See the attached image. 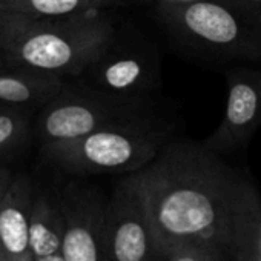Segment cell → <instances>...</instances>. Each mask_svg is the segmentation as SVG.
Wrapping results in <instances>:
<instances>
[{
	"label": "cell",
	"instance_id": "1",
	"mask_svg": "<svg viewBox=\"0 0 261 261\" xmlns=\"http://www.w3.org/2000/svg\"><path fill=\"white\" fill-rule=\"evenodd\" d=\"M126 180L143 201L160 253L174 243H194L227 261H261V197L204 145H163Z\"/></svg>",
	"mask_w": 261,
	"mask_h": 261
},
{
	"label": "cell",
	"instance_id": "2",
	"mask_svg": "<svg viewBox=\"0 0 261 261\" xmlns=\"http://www.w3.org/2000/svg\"><path fill=\"white\" fill-rule=\"evenodd\" d=\"M114 40L101 11L66 17H25L0 54V66H28L56 75L83 74Z\"/></svg>",
	"mask_w": 261,
	"mask_h": 261
},
{
	"label": "cell",
	"instance_id": "3",
	"mask_svg": "<svg viewBox=\"0 0 261 261\" xmlns=\"http://www.w3.org/2000/svg\"><path fill=\"white\" fill-rule=\"evenodd\" d=\"M162 20L192 45L229 59L261 63V4L198 0L157 5Z\"/></svg>",
	"mask_w": 261,
	"mask_h": 261
},
{
	"label": "cell",
	"instance_id": "4",
	"mask_svg": "<svg viewBox=\"0 0 261 261\" xmlns=\"http://www.w3.org/2000/svg\"><path fill=\"white\" fill-rule=\"evenodd\" d=\"M165 139L162 129L124 118L75 140L46 143L42 149L53 163L71 172L130 174L157 155Z\"/></svg>",
	"mask_w": 261,
	"mask_h": 261
},
{
	"label": "cell",
	"instance_id": "5",
	"mask_svg": "<svg viewBox=\"0 0 261 261\" xmlns=\"http://www.w3.org/2000/svg\"><path fill=\"white\" fill-rule=\"evenodd\" d=\"M136 109L127 100L106 95L63 94L49 100L36 121V134L42 145L69 142L85 137L105 124L130 118Z\"/></svg>",
	"mask_w": 261,
	"mask_h": 261
},
{
	"label": "cell",
	"instance_id": "6",
	"mask_svg": "<svg viewBox=\"0 0 261 261\" xmlns=\"http://www.w3.org/2000/svg\"><path fill=\"white\" fill-rule=\"evenodd\" d=\"M103 238L108 261H165L143 201L126 177L106 201Z\"/></svg>",
	"mask_w": 261,
	"mask_h": 261
},
{
	"label": "cell",
	"instance_id": "7",
	"mask_svg": "<svg viewBox=\"0 0 261 261\" xmlns=\"http://www.w3.org/2000/svg\"><path fill=\"white\" fill-rule=\"evenodd\" d=\"M65 227L62 253L66 261H108L103 238L106 200L95 188L68 185L57 195Z\"/></svg>",
	"mask_w": 261,
	"mask_h": 261
},
{
	"label": "cell",
	"instance_id": "8",
	"mask_svg": "<svg viewBox=\"0 0 261 261\" xmlns=\"http://www.w3.org/2000/svg\"><path fill=\"white\" fill-rule=\"evenodd\" d=\"M261 126V69L237 68L227 72L226 111L220 126L204 142L218 155L249 143Z\"/></svg>",
	"mask_w": 261,
	"mask_h": 261
},
{
	"label": "cell",
	"instance_id": "9",
	"mask_svg": "<svg viewBox=\"0 0 261 261\" xmlns=\"http://www.w3.org/2000/svg\"><path fill=\"white\" fill-rule=\"evenodd\" d=\"M36 188L30 177L13 178L0 203V240L7 259H31L30 218Z\"/></svg>",
	"mask_w": 261,
	"mask_h": 261
},
{
	"label": "cell",
	"instance_id": "10",
	"mask_svg": "<svg viewBox=\"0 0 261 261\" xmlns=\"http://www.w3.org/2000/svg\"><path fill=\"white\" fill-rule=\"evenodd\" d=\"M86 71L92 74L101 95L127 101L137 98L149 79L146 63L140 57L112 53L111 46Z\"/></svg>",
	"mask_w": 261,
	"mask_h": 261
},
{
	"label": "cell",
	"instance_id": "11",
	"mask_svg": "<svg viewBox=\"0 0 261 261\" xmlns=\"http://www.w3.org/2000/svg\"><path fill=\"white\" fill-rule=\"evenodd\" d=\"M62 91L60 75L28 66H0V105H46Z\"/></svg>",
	"mask_w": 261,
	"mask_h": 261
},
{
	"label": "cell",
	"instance_id": "12",
	"mask_svg": "<svg viewBox=\"0 0 261 261\" xmlns=\"http://www.w3.org/2000/svg\"><path fill=\"white\" fill-rule=\"evenodd\" d=\"M63 212L57 195L36 191L30 218V249L31 258L62 250Z\"/></svg>",
	"mask_w": 261,
	"mask_h": 261
},
{
	"label": "cell",
	"instance_id": "13",
	"mask_svg": "<svg viewBox=\"0 0 261 261\" xmlns=\"http://www.w3.org/2000/svg\"><path fill=\"white\" fill-rule=\"evenodd\" d=\"M118 0H0V10L33 19L66 17L89 11H103Z\"/></svg>",
	"mask_w": 261,
	"mask_h": 261
},
{
	"label": "cell",
	"instance_id": "14",
	"mask_svg": "<svg viewBox=\"0 0 261 261\" xmlns=\"http://www.w3.org/2000/svg\"><path fill=\"white\" fill-rule=\"evenodd\" d=\"M28 130V118L19 106H0V159L13 152L23 140Z\"/></svg>",
	"mask_w": 261,
	"mask_h": 261
},
{
	"label": "cell",
	"instance_id": "15",
	"mask_svg": "<svg viewBox=\"0 0 261 261\" xmlns=\"http://www.w3.org/2000/svg\"><path fill=\"white\" fill-rule=\"evenodd\" d=\"M165 261H227L218 252L194 244V243H174L162 252Z\"/></svg>",
	"mask_w": 261,
	"mask_h": 261
},
{
	"label": "cell",
	"instance_id": "16",
	"mask_svg": "<svg viewBox=\"0 0 261 261\" xmlns=\"http://www.w3.org/2000/svg\"><path fill=\"white\" fill-rule=\"evenodd\" d=\"M25 17L27 16L19 14V13L0 10V54H2V51L7 46V43L10 42L13 33L16 31V28L20 25V22Z\"/></svg>",
	"mask_w": 261,
	"mask_h": 261
},
{
	"label": "cell",
	"instance_id": "17",
	"mask_svg": "<svg viewBox=\"0 0 261 261\" xmlns=\"http://www.w3.org/2000/svg\"><path fill=\"white\" fill-rule=\"evenodd\" d=\"M13 178H14V175H13V172L10 169L0 166V203H2L10 185L13 181Z\"/></svg>",
	"mask_w": 261,
	"mask_h": 261
},
{
	"label": "cell",
	"instance_id": "18",
	"mask_svg": "<svg viewBox=\"0 0 261 261\" xmlns=\"http://www.w3.org/2000/svg\"><path fill=\"white\" fill-rule=\"evenodd\" d=\"M31 261H66L62 250L60 252H54V253H46V255H40V256H33Z\"/></svg>",
	"mask_w": 261,
	"mask_h": 261
},
{
	"label": "cell",
	"instance_id": "19",
	"mask_svg": "<svg viewBox=\"0 0 261 261\" xmlns=\"http://www.w3.org/2000/svg\"><path fill=\"white\" fill-rule=\"evenodd\" d=\"M157 5H186L192 2H198V0H152Z\"/></svg>",
	"mask_w": 261,
	"mask_h": 261
},
{
	"label": "cell",
	"instance_id": "20",
	"mask_svg": "<svg viewBox=\"0 0 261 261\" xmlns=\"http://www.w3.org/2000/svg\"><path fill=\"white\" fill-rule=\"evenodd\" d=\"M0 261H7V255H5V249H4L2 240H0Z\"/></svg>",
	"mask_w": 261,
	"mask_h": 261
},
{
	"label": "cell",
	"instance_id": "21",
	"mask_svg": "<svg viewBox=\"0 0 261 261\" xmlns=\"http://www.w3.org/2000/svg\"><path fill=\"white\" fill-rule=\"evenodd\" d=\"M7 261H31V259H7Z\"/></svg>",
	"mask_w": 261,
	"mask_h": 261
},
{
	"label": "cell",
	"instance_id": "22",
	"mask_svg": "<svg viewBox=\"0 0 261 261\" xmlns=\"http://www.w3.org/2000/svg\"><path fill=\"white\" fill-rule=\"evenodd\" d=\"M247 2H255V4H261V0H247Z\"/></svg>",
	"mask_w": 261,
	"mask_h": 261
}]
</instances>
